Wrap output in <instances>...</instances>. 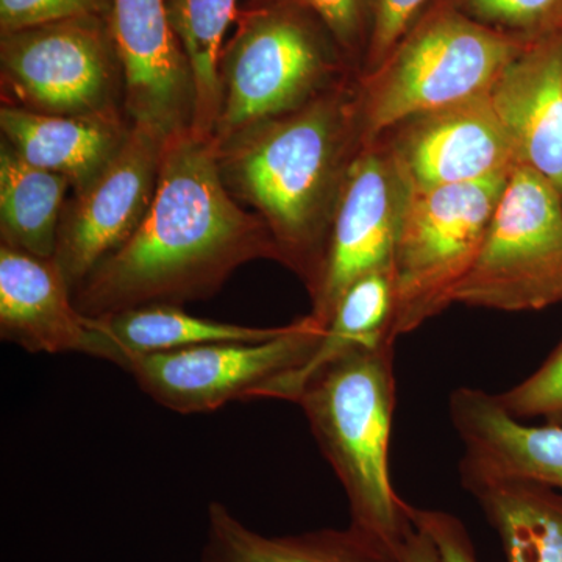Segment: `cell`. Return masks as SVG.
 I'll use <instances>...</instances> for the list:
<instances>
[{
	"label": "cell",
	"mask_w": 562,
	"mask_h": 562,
	"mask_svg": "<svg viewBox=\"0 0 562 562\" xmlns=\"http://www.w3.org/2000/svg\"><path fill=\"white\" fill-rule=\"evenodd\" d=\"M280 262L271 232L222 180L210 139L168 140L154 201L136 232L72 292L87 317L209 301L247 262Z\"/></svg>",
	"instance_id": "cell-1"
},
{
	"label": "cell",
	"mask_w": 562,
	"mask_h": 562,
	"mask_svg": "<svg viewBox=\"0 0 562 562\" xmlns=\"http://www.w3.org/2000/svg\"><path fill=\"white\" fill-rule=\"evenodd\" d=\"M360 72L301 109L216 149L225 187L261 217L286 266L312 292L347 173L364 147Z\"/></svg>",
	"instance_id": "cell-2"
},
{
	"label": "cell",
	"mask_w": 562,
	"mask_h": 562,
	"mask_svg": "<svg viewBox=\"0 0 562 562\" xmlns=\"http://www.w3.org/2000/svg\"><path fill=\"white\" fill-rule=\"evenodd\" d=\"M217 58L214 150L360 72L305 0H247Z\"/></svg>",
	"instance_id": "cell-3"
},
{
	"label": "cell",
	"mask_w": 562,
	"mask_h": 562,
	"mask_svg": "<svg viewBox=\"0 0 562 562\" xmlns=\"http://www.w3.org/2000/svg\"><path fill=\"white\" fill-rule=\"evenodd\" d=\"M394 346L395 339H387L325 369L297 405L346 492L351 524L398 547L414 525L390 479Z\"/></svg>",
	"instance_id": "cell-4"
},
{
	"label": "cell",
	"mask_w": 562,
	"mask_h": 562,
	"mask_svg": "<svg viewBox=\"0 0 562 562\" xmlns=\"http://www.w3.org/2000/svg\"><path fill=\"white\" fill-rule=\"evenodd\" d=\"M527 41L460 11L430 14L380 68L360 74L366 146L406 120L490 91Z\"/></svg>",
	"instance_id": "cell-5"
},
{
	"label": "cell",
	"mask_w": 562,
	"mask_h": 562,
	"mask_svg": "<svg viewBox=\"0 0 562 562\" xmlns=\"http://www.w3.org/2000/svg\"><path fill=\"white\" fill-rule=\"evenodd\" d=\"M508 179L409 191L391 265L395 339L453 305L454 291L479 257Z\"/></svg>",
	"instance_id": "cell-6"
},
{
	"label": "cell",
	"mask_w": 562,
	"mask_h": 562,
	"mask_svg": "<svg viewBox=\"0 0 562 562\" xmlns=\"http://www.w3.org/2000/svg\"><path fill=\"white\" fill-rule=\"evenodd\" d=\"M453 303L508 313L562 303V194L535 169L509 176Z\"/></svg>",
	"instance_id": "cell-7"
},
{
	"label": "cell",
	"mask_w": 562,
	"mask_h": 562,
	"mask_svg": "<svg viewBox=\"0 0 562 562\" xmlns=\"http://www.w3.org/2000/svg\"><path fill=\"white\" fill-rule=\"evenodd\" d=\"M2 105L87 116L124 110L110 18H77L0 35Z\"/></svg>",
	"instance_id": "cell-8"
},
{
	"label": "cell",
	"mask_w": 562,
	"mask_h": 562,
	"mask_svg": "<svg viewBox=\"0 0 562 562\" xmlns=\"http://www.w3.org/2000/svg\"><path fill=\"white\" fill-rule=\"evenodd\" d=\"M325 327L312 314L260 342H221L168 353L143 355L124 366L139 390L180 414L216 412L249 402L273 376L301 366L316 349Z\"/></svg>",
	"instance_id": "cell-9"
},
{
	"label": "cell",
	"mask_w": 562,
	"mask_h": 562,
	"mask_svg": "<svg viewBox=\"0 0 562 562\" xmlns=\"http://www.w3.org/2000/svg\"><path fill=\"white\" fill-rule=\"evenodd\" d=\"M408 199V184L386 143L380 138L362 147L347 173L321 276L310 292V314L324 327L351 284L373 272L391 271Z\"/></svg>",
	"instance_id": "cell-10"
},
{
	"label": "cell",
	"mask_w": 562,
	"mask_h": 562,
	"mask_svg": "<svg viewBox=\"0 0 562 562\" xmlns=\"http://www.w3.org/2000/svg\"><path fill=\"white\" fill-rule=\"evenodd\" d=\"M166 140L135 127L117 157L90 187L70 192L63 209L54 261L70 290L127 241L149 213Z\"/></svg>",
	"instance_id": "cell-11"
},
{
	"label": "cell",
	"mask_w": 562,
	"mask_h": 562,
	"mask_svg": "<svg viewBox=\"0 0 562 562\" xmlns=\"http://www.w3.org/2000/svg\"><path fill=\"white\" fill-rule=\"evenodd\" d=\"M382 139L412 192L512 176L520 166L490 91L406 120Z\"/></svg>",
	"instance_id": "cell-12"
},
{
	"label": "cell",
	"mask_w": 562,
	"mask_h": 562,
	"mask_svg": "<svg viewBox=\"0 0 562 562\" xmlns=\"http://www.w3.org/2000/svg\"><path fill=\"white\" fill-rule=\"evenodd\" d=\"M111 32L124 74V110L166 143L192 132L195 87L166 0H111Z\"/></svg>",
	"instance_id": "cell-13"
},
{
	"label": "cell",
	"mask_w": 562,
	"mask_h": 562,
	"mask_svg": "<svg viewBox=\"0 0 562 562\" xmlns=\"http://www.w3.org/2000/svg\"><path fill=\"white\" fill-rule=\"evenodd\" d=\"M449 413L464 446L462 486L525 482L562 491V425L524 424L503 408L497 394L476 387L454 390Z\"/></svg>",
	"instance_id": "cell-14"
},
{
	"label": "cell",
	"mask_w": 562,
	"mask_h": 562,
	"mask_svg": "<svg viewBox=\"0 0 562 562\" xmlns=\"http://www.w3.org/2000/svg\"><path fill=\"white\" fill-rule=\"evenodd\" d=\"M520 166L562 194V29L527 41L490 88Z\"/></svg>",
	"instance_id": "cell-15"
},
{
	"label": "cell",
	"mask_w": 562,
	"mask_h": 562,
	"mask_svg": "<svg viewBox=\"0 0 562 562\" xmlns=\"http://www.w3.org/2000/svg\"><path fill=\"white\" fill-rule=\"evenodd\" d=\"M0 336L31 353L91 355L90 317L54 260L0 246Z\"/></svg>",
	"instance_id": "cell-16"
},
{
	"label": "cell",
	"mask_w": 562,
	"mask_h": 562,
	"mask_svg": "<svg viewBox=\"0 0 562 562\" xmlns=\"http://www.w3.org/2000/svg\"><path fill=\"white\" fill-rule=\"evenodd\" d=\"M2 140L25 161L65 177L70 192L90 187L127 143L133 124L125 111L57 116L0 106Z\"/></svg>",
	"instance_id": "cell-17"
},
{
	"label": "cell",
	"mask_w": 562,
	"mask_h": 562,
	"mask_svg": "<svg viewBox=\"0 0 562 562\" xmlns=\"http://www.w3.org/2000/svg\"><path fill=\"white\" fill-rule=\"evenodd\" d=\"M201 562H402L397 547L350 524L295 536H265L221 502L206 509Z\"/></svg>",
	"instance_id": "cell-18"
},
{
	"label": "cell",
	"mask_w": 562,
	"mask_h": 562,
	"mask_svg": "<svg viewBox=\"0 0 562 562\" xmlns=\"http://www.w3.org/2000/svg\"><path fill=\"white\" fill-rule=\"evenodd\" d=\"M90 357L127 364L143 355L168 353L221 342H260L286 330L281 327H249L192 316L177 305H147L109 316L90 317Z\"/></svg>",
	"instance_id": "cell-19"
},
{
	"label": "cell",
	"mask_w": 562,
	"mask_h": 562,
	"mask_svg": "<svg viewBox=\"0 0 562 562\" xmlns=\"http://www.w3.org/2000/svg\"><path fill=\"white\" fill-rule=\"evenodd\" d=\"M392 317L394 283L391 271L362 277L342 295L313 353L297 368L262 384L251 401L297 403L306 386L325 369L358 351L395 339Z\"/></svg>",
	"instance_id": "cell-20"
},
{
	"label": "cell",
	"mask_w": 562,
	"mask_h": 562,
	"mask_svg": "<svg viewBox=\"0 0 562 562\" xmlns=\"http://www.w3.org/2000/svg\"><path fill=\"white\" fill-rule=\"evenodd\" d=\"M506 562H562V491L525 482L472 483Z\"/></svg>",
	"instance_id": "cell-21"
},
{
	"label": "cell",
	"mask_w": 562,
	"mask_h": 562,
	"mask_svg": "<svg viewBox=\"0 0 562 562\" xmlns=\"http://www.w3.org/2000/svg\"><path fill=\"white\" fill-rule=\"evenodd\" d=\"M70 183L0 143V235L13 249L54 260Z\"/></svg>",
	"instance_id": "cell-22"
},
{
	"label": "cell",
	"mask_w": 562,
	"mask_h": 562,
	"mask_svg": "<svg viewBox=\"0 0 562 562\" xmlns=\"http://www.w3.org/2000/svg\"><path fill=\"white\" fill-rule=\"evenodd\" d=\"M169 20L190 60L195 87L194 133L211 139L217 116V58L236 0H166Z\"/></svg>",
	"instance_id": "cell-23"
},
{
	"label": "cell",
	"mask_w": 562,
	"mask_h": 562,
	"mask_svg": "<svg viewBox=\"0 0 562 562\" xmlns=\"http://www.w3.org/2000/svg\"><path fill=\"white\" fill-rule=\"evenodd\" d=\"M497 398L516 419L542 417L549 424L562 425V339L531 375Z\"/></svg>",
	"instance_id": "cell-24"
},
{
	"label": "cell",
	"mask_w": 562,
	"mask_h": 562,
	"mask_svg": "<svg viewBox=\"0 0 562 562\" xmlns=\"http://www.w3.org/2000/svg\"><path fill=\"white\" fill-rule=\"evenodd\" d=\"M476 20L519 32L525 40L562 29V0H465Z\"/></svg>",
	"instance_id": "cell-25"
},
{
	"label": "cell",
	"mask_w": 562,
	"mask_h": 562,
	"mask_svg": "<svg viewBox=\"0 0 562 562\" xmlns=\"http://www.w3.org/2000/svg\"><path fill=\"white\" fill-rule=\"evenodd\" d=\"M110 13L111 0H0V35Z\"/></svg>",
	"instance_id": "cell-26"
},
{
	"label": "cell",
	"mask_w": 562,
	"mask_h": 562,
	"mask_svg": "<svg viewBox=\"0 0 562 562\" xmlns=\"http://www.w3.org/2000/svg\"><path fill=\"white\" fill-rule=\"evenodd\" d=\"M427 0H373L371 33L360 74H371L390 57Z\"/></svg>",
	"instance_id": "cell-27"
},
{
	"label": "cell",
	"mask_w": 562,
	"mask_h": 562,
	"mask_svg": "<svg viewBox=\"0 0 562 562\" xmlns=\"http://www.w3.org/2000/svg\"><path fill=\"white\" fill-rule=\"evenodd\" d=\"M327 25L333 38L339 44L347 60L358 70L357 57L366 41L369 14L373 11V0H305Z\"/></svg>",
	"instance_id": "cell-28"
},
{
	"label": "cell",
	"mask_w": 562,
	"mask_h": 562,
	"mask_svg": "<svg viewBox=\"0 0 562 562\" xmlns=\"http://www.w3.org/2000/svg\"><path fill=\"white\" fill-rule=\"evenodd\" d=\"M406 514L414 527L435 543L441 562H479L471 535L460 517L439 509L416 508L408 503Z\"/></svg>",
	"instance_id": "cell-29"
},
{
	"label": "cell",
	"mask_w": 562,
	"mask_h": 562,
	"mask_svg": "<svg viewBox=\"0 0 562 562\" xmlns=\"http://www.w3.org/2000/svg\"><path fill=\"white\" fill-rule=\"evenodd\" d=\"M397 550L402 562H441L435 543L416 527L408 531Z\"/></svg>",
	"instance_id": "cell-30"
}]
</instances>
